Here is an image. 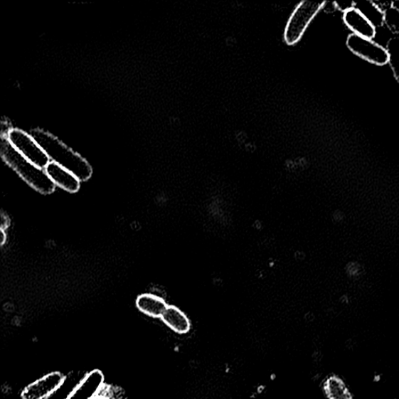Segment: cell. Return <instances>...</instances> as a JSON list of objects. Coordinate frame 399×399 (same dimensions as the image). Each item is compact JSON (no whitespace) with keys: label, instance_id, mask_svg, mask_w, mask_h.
<instances>
[{"label":"cell","instance_id":"5bb4252c","mask_svg":"<svg viewBox=\"0 0 399 399\" xmlns=\"http://www.w3.org/2000/svg\"><path fill=\"white\" fill-rule=\"evenodd\" d=\"M355 8L368 19L374 27H381L384 23V14L380 11L373 1L355 3Z\"/></svg>","mask_w":399,"mask_h":399},{"label":"cell","instance_id":"7a4b0ae2","mask_svg":"<svg viewBox=\"0 0 399 399\" xmlns=\"http://www.w3.org/2000/svg\"><path fill=\"white\" fill-rule=\"evenodd\" d=\"M1 154L6 164L36 191L43 194L54 191L55 185L48 176L45 169L24 158L4 137H2Z\"/></svg>","mask_w":399,"mask_h":399},{"label":"cell","instance_id":"8fae6325","mask_svg":"<svg viewBox=\"0 0 399 399\" xmlns=\"http://www.w3.org/2000/svg\"><path fill=\"white\" fill-rule=\"evenodd\" d=\"M137 307L147 315L152 317H161L168 305L164 299L154 295L144 294L137 298Z\"/></svg>","mask_w":399,"mask_h":399},{"label":"cell","instance_id":"30bf717a","mask_svg":"<svg viewBox=\"0 0 399 399\" xmlns=\"http://www.w3.org/2000/svg\"><path fill=\"white\" fill-rule=\"evenodd\" d=\"M161 319L169 328L181 335L188 333L191 329L188 316L175 306H168Z\"/></svg>","mask_w":399,"mask_h":399},{"label":"cell","instance_id":"3957f363","mask_svg":"<svg viewBox=\"0 0 399 399\" xmlns=\"http://www.w3.org/2000/svg\"><path fill=\"white\" fill-rule=\"evenodd\" d=\"M324 3L302 1L296 6L284 31V40L287 45L292 46L299 42Z\"/></svg>","mask_w":399,"mask_h":399},{"label":"cell","instance_id":"6da1fadb","mask_svg":"<svg viewBox=\"0 0 399 399\" xmlns=\"http://www.w3.org/2000/svg\"><path fill=\"white\" fill-rule=\"evenodd\" d=\"M30 134L42 147L50 161L70 171L80 181H86L91 178L92 168L87 161L53 134L39 128L32 129Z\"/></svg>","mask_w":399,"mask_h":399},{"label":"cell","instance_id":"ffe728a7","mask_svg":"<svg viewBox=\"0 0 399 399\" xmlns=\"http://www.w3.org/2000/svg\"><path fill=\"white\" fill-rule=\"evenodd\" d=\"M0 240H1V245L4 246L6 240V234L5 230H1V234H0Z\"/></svg>","mask_w":399,"mask_h":399},{"label":"cell","instance_id":"2e32d148","mask_svg":"<svg viewBox=\"0 0 399 399\" xmlns=\"http://www.w3.org/2000/svg\"><path fill=\"white\" fill-rule=\"evenodd\" d=\"M384 23L393 34H399V9L393 6L384 14Z\"/></svg>","mask_w":399,"mask_h":399},{"label":"cell","instance_id":"44dd1931","mask_svg":"<svg viewBox=\"0 0 399 399\" xmlns=\"http://www.w3.org/2000/svg\"><path fill=\"white\" fill-rule=\"evenodd\" d=\"M92 399H107V398H105V397H104V396H102V395H97L96 397H95V398H92Z\"/></svg>","mask_w":399,"mask_h":399},{"label":"cell","instance_id":"d6986e66","mask_svg":"<svg viewBox=\"0 0 399 399\" xmlns=\"http://www.w3.org/2000/svg\"><path fill=\"white\" fill-rule=\"evenodd\" d=\"M1 230H5L6 228L10 225V219L6 215L3 214L1 216Z\"/></svg>","mask_w":399,"mask_h":399},{"label":"cell","instance_id":"277c9868","mask_svg":"<svg viewBox=\"0 0 399 399\" xmlns=\"http://www.w3.org/2000/svg\"><path fill=\"white\" fill-rule=\"evenodd\" d=\"M14 148L17 150L24 158L40 168L45 169L50 162V158L34 137L31 134L17 128H12L6 136Z\"/></svg>","mask_w":399,"mask_h":399},{"label":"cell","instance_id":"e0dca14e","mask_svg":"<svg viewBox=\"0 0 399 399\" xmlns=\"http://www.w3.org/2000/svg\"><path fill=\"white\" fill-rule=\"evenodd\" d=\"M373 4L378 8V9L381 11L383 14H385L387 11L394 6V4L392 1H385V2H381V1H373Z\"/></svg>","mask_w":399,"mask_h":399},{"label":"cell","instance_id":"9c48e42d","mask_svg":"<svg viewBox=\"0 0 399 399\" xmlns=\"http://www.w3.org/2000/svg\"><path fill=\"white\" fill-rule=\"evenodd\" d=\"M344 20L355 35L368 39L376 36V28L355 7L344 13Z\"/></svg>","mask_w":399,"mask_h":399},{"label":"cell","instance_id":"ac0fdd59","mask_svg":"<svg viewBox=\"0 0 399 399\" xmlns=\"http://www.w3.org/2000/svg\"><path fill=\"white\" fill-rule=\"evenodd\" d=\"M354 1H346V2H336V8L344 13L353 9L355 7Z\"/></svg>","mask_w":399,"mask_h":399},{"label":"cell","instance_id":"52a82bcc","mask_svg":"<svg viewBox=\"0 0 399 399\" xmlns=\"http://www.w3.org/2000/svg\"><path fill=\"white\" fill-rule=\"evenodd\" d=\"M104 374L95 370L86 374L68 399H92L99 395L104 386Z\"/></svg>","mask_w":399,"mask_h":399},{"label":"cell","instance_id":"8992f818","mask_svg":"<svg viewBox=\"0 0 399 399\" xmlns=\"http://www.w3.org/2000/svg\"><path fill=\"white\" fill-rule=\"evenodd\" d=\"M65 377L60 372H52L31 383L23 389L22 399H46L60 388Z\"/></svg>","mask_w":399,"mask_h":399},{"label":"cell","instance_id":"7c38bea8","mask_svg":"<svg viewBox=\"0 0 399 399\" xmlns=\"http://www.w3.org/2000/svg\"><path fill=\"white\" fill-rule=\"evenodd\" d=\"M324 390L328 399H354L345 382L335 376L324 381Z\"/></svg>","mask_w":399,"mask_h":399},{"label":"cell","instance_id":"9a60e30c","mask_svg":"<svg viewBox=\"0 0 399 399\" xmlns=\"http://www.w3.org/2000/svg\"><path fill=\"white\" fill-rule=\"evenodd\" d=\"M386 50L388 53V63L399 84V37H394L388 41Z\"/></svg>","mask_w":399,"mask_h":399},{"label":"cell","instance_id":"4fadbf2b","mask_svg":"<svg viewBox=\"0 0 399 399\" xmlns=\"http://www.w3.org/2000/svg\"><path fill=\"white\" fill-rule=\"evenodd\" d=\"M85 377H81V374L79 373H71L68 376L65 377L60 388L46 399H68L73 390L76 388Z\"/></svg>","mask_w":399,"mask_h":399},{"label":"cell","instance_id":"5b68a950","mask_svg":"<svg viewBox=\"0 0 399 399\" xmlns=\"http://www.w3.org/2000/svg\"><path fill=\"white\" fill-rule=\"evenodd\" d=\"M346 45L350 51L372 64L384 66L388 63L386 48L373 42L372 39L352 34L349 36Z\"/></svg>","mask_w":399,"mask_h":399},{"label":"cell","instance_id":"ba28073f","mask_svg":"<svg viewBox=\"0 0 399 399\" xmlns=\"http://www.w3.org/2000/svg\"><path fill=\"white\" fill-rule=\"evenodd\" d=\"M46 172L55 186L70 193H76L80 189V181L66 169L50 161L45 168Z\"/></svg>","mask_w":399,"mask_h":399}]
</instances>
